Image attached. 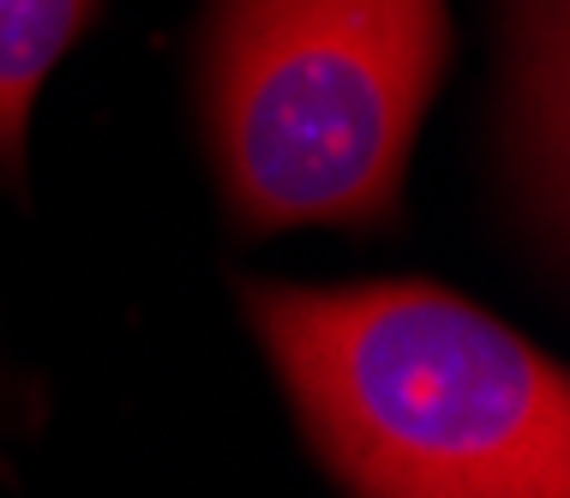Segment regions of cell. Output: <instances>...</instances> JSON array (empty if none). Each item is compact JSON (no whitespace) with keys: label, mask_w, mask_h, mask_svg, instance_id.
Segmentation results:
<instances>
[{"label":"cell","mask_w":570,"mask_h":498,"mask_svg":"<svg viewBox=\"0 0 570 498\" xmlns=\"http://www.w3.org/2000/svg\"><path fill=\"white\" fill-rule=\"evenodd\" d=\"M444 67V0H210L198 115L235 228H391Z\"/></svg>","instance_id":"7a4b0ae2"},{"label":"cell","mask_w":570,"mask_h":498,"mask_svg":"<svg viewBox=\"0 0 570 498\" xmlns=\"http://www.w3.org/2000/svg\"><path fill=\"white\" fill-rule=\"evenodd\" d=\"M90 19L97 0H0V180L24 175L30 102Z\"/></svg>","instance_id":"3957f363"},{"label":"cell","mask_w":570,"mask_h":498,"mask_svg":"<svg viewBox=\"0 0 570 498\" xmlns=\"http://www.w3.org/2000/svg\"><path fill=\"white\" fill-rule=\"evenodd\" d=\"M235 294L348 498H570V372L487 306L439 283Z\"/></svg>","instance_id":"6da1fadb"}]
</instances>
